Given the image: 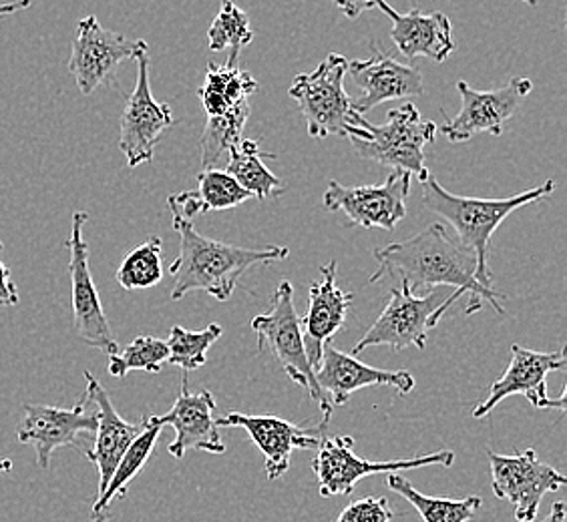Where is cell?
Here are the masks:
<instances>
[{
  "label": "cell",
  "instance_id": "11",
  "mask_svg": "<svg viewBox=\"0 0 567 522\" xmlns=\"http://www.w3.org/2000/svg\"><path fill=\"white\" fill-rule=\"evenodd\" d=\"M145 41H132L120 33L101 27L95 14L76 22L73 51L69 59V71L75 76L76 87L83 97H89L103 85L117 79V69L123 61L135 59L145 49Z\"/></svg>",
  "mask_w": 567,
  "mask_h": 522
},
{
  "label": "cell",
  "instance_id": "8",
  "mask_svg": "<svg viewBox=\"0 0 567 522\" xmlns=\"http://www.w3.org/2000/svg\"><path fill=\"white\" fill-rule=\"evenodd\" d=\"M347 71L349 59L339 53H330L312 73L295 76L288 95L298 103L310 137H344L347 127L357 113L350 107V95L344 88Z\"/></svg>",
  "mask_w": 567,
  "mask_h": 522
},
{
  "label": "cell",
  "instance_id": "14",
  "mask_svg": "<svg viewBox=\"0 0 567 522\" xmlns=\"http://www.w3.org/2000/svg\"><path fill=\"white\" fill-rule=\"evenodd\" d=\"M487 458L492 467L493 494L499 501L512 502L519 522H535L547 492H556L567 482L559 470L537 458L534 448L515 457L487 450Z\"/></svg>",
  "mask_w": 567,
  "mask_h": 522
},
{
  "label": "cell",
  "instance_id": "12",
  "mask_svg": "<svg viewBox=\"0 0 567 522\" xmlns=\"http://www.w3.org/2000/svg\"><path fill=\"white\" fill-rule=\"evenodd\" d=\"M532 88L534 83L524 76H513L507 85L493 91H477L461 79L457 83L461 111L436 127V133L445 135L451 143H467L480 133L499 137L505 123L524 105Z\"/></svg>",
  "mask_w": 567,
  "mask_h": 522
},
{
  "label": "cell",
  "instance_id": "26",
  "mask_svg": "<svg viewBox=\"0 0 567 522\" xmlns=\"http://www.w3.org/2000/svg\"><path fill=\"white\" fill-rule=\"evenodd\" d=\"M228 171L251 197L258 199H274L282 196V181L266 167L262 159L270 157L272 153L260 152V143L256 139H241L231 152L228 153Z\"/></svg>",
  "mask_w": 567,
  "mask_h": 522
},
{
  "label": "cell",
  "instance_id": "24",
  "mask_svg": "<svg viewBox=\"0 0 567 522\" xmlns=\"http://www.w3.org/2000/svg\"><path fill=\"white\" fill-rule=\"evenodd\" d=\"M143 425L145 426H143L142 435L133 440L113 470L107 489L103 490V494H99L93 502L91 522H107L111 504L115 501H123L127 497V490H130L133 479L142 472L143 467L152 457L164 426L159 425L157 416H152V414L143 416Z\"/></svg>",
  "mask_w": 567,
  "mask_h": 522
},
{
  "label": "cell",
  "instance_id": "25",
  "mask_svg": "<svg viewBox=\"0 0 567 522\" xmlns=\"http://www.w3.org/2000/svg\"><path fill=\"white\" fill-rule=\"evenodd\" d=\"M258 91V81L240 66V55L229 53L226 65L209 63L204 85L197 88L208 115H221L226 111L248 101Z\"/></svg>",
  "mask_w": 567,
  "mask_h": 522
},
{
  "label": "cell",
  "instance_id": "19",
  "mask_svg": "<svg viewBox=\"0 0 567 522\" xmlns=\"http://www.w3.org/2000/svg\"><path fill=\"white\" fill-rule=\"evenodd\" d=\"M337 260L320 265V282L310 283L308 312L305 317H300L306 356L315 372L320 366L322 349L344 326L350 304L354 300V294L342 290L337 283Z\"/></svg>",
  "mask_w": 567,
  "mask_h": 522
},
{
  "label": "cell",
  "instance_id": "22",
  "mask_svg": "<svg viewBox=\"0 0 567 522\" xmlns=\"http://www.w3.org/2000/svg\"><path fill=\"white\" fill-rule=\"evenodd\" d=\"M85 382H87L89 404L93 406V413L97 418V428L93 435V447L87 448L83 455L97 467L99 472V494H103V490L110 484L111 474L117 467L121 457L125 455V450L130 448L133 440L142 435L143 418L137 425L127 422L125 418H121V414L115 410V406L111 403V396L107 390L101 386V382L91 374L85 372Z\"/></svg>",
  "mask_w": 567,
  "mask_h": 522
},
{
  "label": "cell",
  "instance_id": "35",
  "mask_svg": "<svg viewBox=\"0 0 567 522\" xmlns=\"http://www.w3.org/2000/svg\"><path fill=\"white\" fill-rule=\"evenodd\" d=\"M2 241H0V305L2 307H14L21 302L17 283L12 282L11 270L2 261Z\"/></svg>",
  "mask_w": 567,
  "mask_h": 522
},
{
  "label": "cell",
  "instance_id": "40",
  "mask_svg": "<svg viewBox=\"0 0 567 522\" xmlns=\"http://www.w3.org/2000/svg\"><path fill=\"white\" fill-rule=\"evenodd\" d=\"M522 2H525V4H532V7H534L535 2H537V0H522Z\"/></svg>",
  "mask_w": 567,
  "mask_h": 522
},
{
  "label": "cell",
  "instance_id": "27",
  "mask_svg": "<svg viewBox=\"0 0 567 522\" xmlns=\"http://www.w3.org/2000/svg\"><path fill=\"white\" fill-rule=\"evenodd\" d=\"M384 482L399 497L411 502L419 512V516L425 522H470L483 504L481 497H467V499L426 497L413 487V482H409L396 472H389Z\"/></svg>",
  "mask_w": 567,
  "mask_h": 522
},
{
  "label": "cell",
  "instance_id": "2",
  "mask_svg": "<svg viewBox=\"0 0 567 522\" xmlns=\"http://www.w3.org/2000/svg\"><path fill=\"white\" fill-rule=\"evenodd\" d=\"M167 207L172 211L174 229L179 236V255L169 268L174 278V302L192 292H206L218 302H228L241 275L250 268L288 260L290 255V250L280 246L241 248L209 240L194 228V219L184 216L174 201L167 199Z\"/></svg>",
  "mask_w": 567,
  "mask_h": 522
},
{
  "label": "cell",
  "instance_id": "4",
  "mask_svg": "<svg viewBox=\"0 0 567 522\" xmlns=\"http://www.w3.org/2000/svg\"><path fill=\"white\" fill-rule=\"evenodd\" d=\"M344 137L362 159L416 175L423 184L431 175L426 167V145L435 143L436 125L423 121L413 103H403L386 115L384 125H372L364 115L354 113Z\"/></svg>",
  "mask_w": 567,
  "mask_h": 522
},
{
  "label": "cell",
  "instance_id": "31",
  "mask_svg": "<svg viewBox=\"0 0 567 522\" xmlns=\"http://www.w3.org/2000/svg\"><path fill=\"white\" fill-rule=\"evenodd\" d=\"M196 179L199 213L226 211L251 199L250 194L228 171H219L216 167L202 169Z\"/></svg>",
  "mask_w": 567,
  "mask_h": 522
},
{
  "label": "cell",
  "instance_id": "6",
  "mask_svg": "<svg viewBox=\"0 0 567 522\" xmlns=\"http://www.w3.org/2000/svg\"><path fill=\"white\" fill-rule=\"evenodd\" d=\"M251 330L258 336V348L272 349L274 358L282 366L286 376L305 388L310 398L320 406L322 418H332L334 406L327 392L318 386L317 372L306 356L305 337L300 316L296 312L295 288L284 280L272 295L270 312L251 320Z\"/></svg>",
  "mask_w": 567,
  "mask_h": 522
},
{
  "label": "cell",
  "instance_id": "17",
  "mask_svg": "<svg viewBox=\"0 0 567 522\" xmlns=\"http://www.w3.org/2000/svg\"><path fill=\"white\" fill-rule=\"evenodd\" d=\"M328 418L312 428H302L278 416H251L229 413L218 416V428H244L254 445L264 455V468L268 480H278L292 464V455L298 448H317L327 435Z\"/></svg>",
  "mask_w": 567,
  "mask_h": 522
},
{
  "label": "cell",
  "instance_id": "15",
  "mask_svg": "<svg viewBox=\"0 0 567 522\" xmlns=\"http://www.w3.org/2000/svg\"><path fill=\"white\" fill-rule=\"evenodd\" d=\"M566 368V348L557 352H534V349L512 346V362L502 378L493 382L492 390L487 398L473 410V418H485L495 410L497 404L505 398L522 394L527 403L537 410L557 408L559 413H566V388L557 400H551L547 394V376L551 372Z\"/></svg>",
  "mask_w": 567,
  "mask_h": 522
},
{
  "label": "cell",
  "instance_id": "23",
  "mask_svg": "<svg viewBox=\"0 0 567 522\" xmlns=\"http://www.w3.org/2000/svg\"><path fill=\"white\" fill-rule=\"evenodd\" d=\"M377 7L393 22L391 39L399 53L409 61L425 56L441 65L457 49L453 27L445 12H423L419 9L399 12L386 0H379Z\"/></svg>",
  "mask_w": 567,
  "mask_h": 522
},
{
  "label": "cell",
  "instance_id": "32",
  "mask_svg": "<svg viewBox=\"0 0 567 522\" xmlns=\"http://www.w3.org/2000/svg\"><path fill=\"white\" fill-rule=\"evenodd\" d=\"M251 41H254V31L250 27V17L241 11L236 2L224 0L218 17L209 24V49L216 53L229 49V53L240 55L241 49L248 46Z\"/></svg>",
  "mask_w": 567,
  "mask_h": 522
},
{
  "label": "cell",
  "instance_id": "16",
  "mask_svg": "<svg viewBox=\"0 0 567 522\" xmlns=\"http://www.w3.org/2000/svg\"><path fill=\"white\" fill-rule=\"evenodd\" d=\"M87 406L85 394L73 408L33 403L22 406L24 418L17 438L21 445H33L39 468L49 470L51 457L59 448L73 447L83 452L81 438H93L97 428L95 413L89 414Z\"/></svg>",
  "mask_w": 567,
  "mask_h": 522
},
{
  "label": "cell",
  "instance_id": "13",
  "mask_svg": "<svg viewBox=\"0 0 567 522\" xmlns=\"http://www.w3.org/2000/svg\"><path fill=\"white\" fill-rule=\"evenodd\" d=\"M137 83L121 113L120 149L130 167L153 161L155 147L165 130L174 125V111L167 103L155 101L150 85V46L137 55Z\"/></svg>",
  "mask_w": 567,
  "mask_h": 522
},
{
  "label": "cell",
  "instance_id": "20",
  "mask_svg": "<svg viewBox=\"0 0 567 522\" xmlns=\"http://www.w3.org/2000/svg\"><path fill=\"white\" fill-rule=\"evenodd\" d=\"M318 386L327 392L332 406H344L354 392L391 386L401 396L415 390V378L406 370H381L354 358L328 342L317 370Z\"/></svg>",
  "mask_w": 567,
  "mask_h": 522
},
{
  "label": "cell",
  "instance_id": "39",
  "mask_svg": "<svg viewBox=\"0 0 567 522\" xmlns=\"http://www.w3.org/2000/svg\"><path fill=\"white\" fill-rule=\"evenodd\" d=\"M12 468H14V464H12V460H9V458H7V460H0V474H2V472H11Z\"/></svg>",
  "mask_w": 567,
  "mask_h": 522
},
{
  "label": "cell",
  "instance_id": "34",
  "mask_svg": "<svg viewBox=\"0 0 567 522\" xmlns=\"http://www.w3.org/2000/svg\"><path fill=\"white\" fill-rule=\"evenodd\" d=\"M394 512L391 504L382 497H364L350 502L342 509L334 522H393Z\"/></svg>",
  "mask_w": 567,
  "mask_h": 522
},
{
  "label": "cell",
  "instance_id": "9",
  "mask_svg": "<svg viewBox=\"0 0 567 522\" xmlns=\"http://www.w3.org/2000/svg\"><path fill=\"white\" fill-rule=\"evenodd\" d=\"M411 177L394 169L381 186L347 187L337 179L328 181L322 206L330 213L342 211L350 226L362 229L393 231L406 218V199L411 194Z\"/></svg>",
  "mask_w": 567,
  "mask_h": 522
},
{
  "label": "cell",
  "instance_id": "18",
  "mask_svg": "<svg viewBox=\"0 0 567 522\" xmlns=\"http://www.w3.org/2000/svg\"><path fill=\"white\" fill-rule=\"evenodd\" d=\"M347 73L360 88L359 97H350V107L359 115H367L386 101L421 97L425 93L421 71L386 55L381 44L372 43L371 59L349 61Z\"/></svg>",
  "mask_w": 567,
  "mask_h": 522
},
{
  "label": "cell",
  "instance_id": "7",
  "mask_svg": "<svg viewBox=\"0 0 567 522\" xmlns=\"http://www.w3.org/2000/svg\"><path fill=\"white\" fill-rule=\"evenodd\" d=\"M317 457L312 460V472L318 480V490L324 499L349 497L360 482L371 474H389L399 470H416L425 467L451 468L455 462V452L439 450L426 457L401 458V460H364L354 455L352 436H322L317 447Z\"/></svg>",
  "mask_w": 567,
  "mask_h": 522
},
{
  "label": "cell",
  "instance_id": "28",
  "mask_svg": "<svg viewBox=\"0 0 567 522\" xmlns=\"http://www.w3.org/2000/svg\"><path fill=\"white\" fill-rule=\"evenodd\" d=\"M250 103L244 101L221 115H208L206 127L199 137L202 169H214L219 159L244 139L241 130L250 119Z\"/></svg>",
  "mask_w": 567,
  "mask_h": 522
},
{
  "label": "cell",
  "instance_id": "5",
  "mask_svg": "<svg viewBox=\"0 0 567 522\" xmlns=\"http://www.w3.org/2000/svg\"><path fill=\"white\" fill-rule=\"evenodd\" d=\"M463 294L451 288H433L425 295H415L409 283L391 290V300L367 334L354 344L350 354H360L374 346H386L399 354L415 346L426 348V336L447 314L449 307Z\"/></svg>",
  "mask_w": 567,
  "mask_h": 522
},
{
  "label": "cell",
  "instance_id": "33",
  "mask_svg": "<svg viewBox=\"0 0 567 522\" xmlns=\"http://www.w3.org/2000/svg\"><path fill=\"white\" fill-rule=\"evenodd\" d=\"M167 356V342L155 336H137L123 352L110 356V374L113 378H125L133 370L157 374Z\"/></svg>",
  "mask_w": 567,
  "mask_h": 522
},
{
  "label": "cell",
  "instance_id": "38",
  "mask_svg": "<svg viewBox=\"0 0 567 522\" xmlns=\"http://www.w3.org/2000/svg\"><path fill=\"white\" fill-rule=\"evenodd\" d=\"M566 502L556 501L551 504V511L542 522H566Z\"/></svg>",
  "mask_w": 567,
  "mask_h": 522
},
{
  "label": "cell",
  "instance_id": "36",
  "mask_svg": "<svg viewBox=\"0 0 567 522\" xmlns=\"http://www.w3.org/2000/svg\"><path fill=\"white\" fill-rule=\"evenodd\" d=\"M377 2L379 0H334L339 11L350 21H357L364 12L372 11L377 7Z\"/></svg>",
  "mask_w": 567,
  "mask_h": 522
},
{
  "label": "cell",
  "instance_id": "30",
  "mask_svg": "<svg viewBox=\"0 0 567 522\" xmlns=\"http://www.w3.org/2000/svg\"><path fill=\"white\" fill-rule=\"evenodd\" d=\"M221 334L224 330L218 324H209L202 332H189L182 326L172 327L167 337V349H169L167 362L186 372L204 368L208 362L209 348L218 342Z\"/></svg>",
  "mask_w": 567,
  "mask_h": 522
},
{
  "label": "cell",
  "instance_id": "3",
  "mask_svg": "<svg viewBox=\"0 0 567 522\" xmlns=\"http://www.w3.org/2000/svg\"><path fill=\"white\" fill-rule=\"evenodd\" d=\"M556 191V181L547 179L542 186L522 191L505 199H480L451 194L429 175L423 181V203L429 211L449 221L457 231L458 241L477 255V280L487 288H493L489 253L492 238L497 228L513 211L537 203Z\"/></svg>",
  "mask_w": 567,
  "mask_h": 522
},
{
  "label": "cell",
  "instance_id": "10",
  "mask_svg": "<svg viewBox=\"0 0 567 522\" xmlns=\"http://www.w3.org/2000/svg\"><path fill=\"white\" fill-rule=\"evenodd\" d=\"M89 221L87 211H75L71 223V236L65 241L69 250V273H71V300H73V322L81 342L89 348L101 349L113 356L120 352V344L105 316L99 297L97 285L89 265V246L83 238V228Z\"/></svg>",
  "mask_w": 567,
  "mask_h": 522
},
{
  "label": "cell",
  "instance_id": "37",
  "mask_svg": "<svg viewBox=\"0 0 567 522\" xmlns=\"http://www.w3.org/2000/svg\"><path fill=\"white\" fill-rule=\"evenodd\" d=\"M33 7V0H14V2H7V4H0V19L4 17H11L14 12L27 11Z\"/></svg>",
  "mask_w": 567,
  "mask_h": 522
},
{
  "label": "cell",
  "instance_id": "21",
  "mask_svg": "<svg viewBox=\"0 0 567 522\" xmlns=\"http://www.w3.org/2000/svg\"><path fill=\"white\" fill-rule=\"evenodd\" d=\"M159 425L172 426L175 430L174 442L167 447L169 455L182 460L187 450H204L209 455H224L226 445L219 436L218 406L209 390L192 394L187 390V380L182 382L174 408L164 416H157Z\"/></svg>",
  "mask_w": 567,
  "mask_h": 522
},
{
  "label": "cell",
  "instance_id": "1",
  "mask_svg": "<svg viewBox=\"0 0 567 522\" xmlns=\"http://www.w3.org/2000/svg\"><path fill=\"white\" fill-rule=\"evenodd\" d=\"M379 261L377 272L369 283H379L384 278L401 275L411 290L451 288L470 295L467 314H475L483 302L503 314L502 294L477 280V255L461 241L451 240L443 223H431L409 240L396 241L374 251Z\"/></svg>",
  "mask_w": 567,
  "mask_h": 522
},
{
  "label": "cell",
  "instance_id": "29",
  "mask_svg": "<svg viewBox=\"0 0 567 522\" xmlns=\"http://www.w3.org/2000/svg\"><path fill=\"white\" fill-rule=\"evenodd\" d=\"M164 241L152 236L130 251L117 270V282L127 292H142L164 280V263H162Z\"/></svg>",
  "mask_w": 567,
  "mask_h": 522
}]
</instances>
